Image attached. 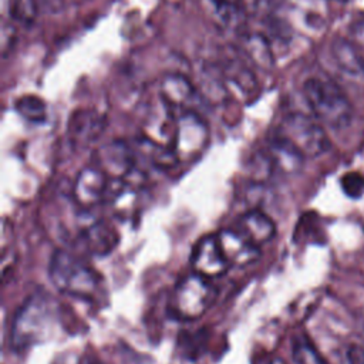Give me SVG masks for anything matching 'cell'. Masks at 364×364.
Returning <instances> with one entry per match:
<instances>
[{
  "mask_svg": "<svg viewBox=\"0 0 364 364\" xmlns=\"http://www.w3.org/2000/svg\"><path fill=\"white\" fill-rule=\"evenodd\" d=\"M58 323V304L46 293H33L17 310L10 330V344L16 351L27 350L48 340Z\"/></svg>",
  "mask_w": 364,
  "mask_h": 364,
  "instance_id": "obj_1",
  "label": "cell"
},
{
  "mask_svg": "<svg viewBox=\"0 0 364 364\" xmlns=\"http://www.w3.org/2000/svg\"><path fill=\"white\" fill-rule=\"evenodd\" d=\"M303 97L311 115L323 125L341 129L350 125L354 109L344 90L330 77L313 75L303 84Z\"/></svg>",
  "mask_w": 364,
  "mask_h": 364,
  "instance_id": "obj_2",
  "label": "cell"
},
{
  "mask_svg": "<svg viewBox=\"0 0 364 364\" xmlns=\"http://www.w3.org/2000/svg\"><path fill=\"white\" fill-rule=\"evenodd\" d=\"M48 277L58 291L78 299H90L100 286V274L84 259L63 249L53 253Z\"/></svg>",
  "mask_w": 364,
  "mask_h": 364,
  "instance_id": "obj_3",
  "label": "cell"
},
{
  "mask_svg": "<svg viewBox=\"0 0 364 364\" xmlns=\"http://www.w3.org/2000/svg\"><path fill=\"white\" fill-rule=\"evenodd\" d=\"M274 134L304 159L317 158L330 149V138L323 124L313 115L303 112L286 114Z\"/></svg>",
  "mask_w": 364,
  "mask_h": 364,
  "instance_id": "obj_4",
  "label": "cell"
},
{
  "mask_svg": "<svg viewBox=\"0 0 364 364\" xmlns=\"http://www.w3.org/2000/svg\"><path fill=\"white\" fill-rule=\"evenodd\" d=\"M216 289L210 279L198 273L182 277L169 299V314L182 321H192L202 317L216 299Z\"/></svg>",
  "mask_w": 364,
  "mask_h": 364,
  "instance_id": "obj_5",
  "label": "cell"
},
{
  "mask_svg": "<svg viewBox=\"0 0 364 364\" xmlns=\"http://www.w3.org/2000/svg\"><path fill=\"white\" fill-rule=\"evenodd\" d=\"M209 144V128L196 109L182 111L176 115L175 132L171 149L178 164H192L206 151Z\"/></svg>",
  "mask_w": 364,
  "mask_h": 364,
  "instance_id": "obj_6",
  "label": "cell"
},
{
  "mask_svg": "<svg viewBox=\"0 0 364 364\" xmlns=\"http://www.w3.org/2000/svg\"><path fill=\"white\" fill-rule=\"evenodd\" d=\"M95 166L111 181H127L136 172L134 149L124 141H112L95 152Z\"/></svg>",
  "mask_w": 364,
  "mask_h": 364,
  "instance_id": "obj_7",
  "label": "cell"
},
{
  "mask_svg": "<svg viewBox=\"0 0 364 364\" xmlns=\"http://www.w3.org/2000/svg\"><path fill=\"white\" fill-rule=\"evenodd\" d=\"M218 65L229 87V91L235 90L240 94V97L245 98H250L257 94L259 82L256 74L250 67L252 64L239 50H233L232 53L228 51Z\"/></svg>",
  "mask_w": 364,
  "mask_h": 364,
  "instance_id": "obj_8",
  "label": "cell"
},
{
  "mask_svg": "<svg viewBox=\"0 0 364 364\" xmlns=\"http://www.w3.org/2000/svg\"><path fill=\"white\" fill-rule=\"evenodd\" d=\"M109 178L95 165L84 168L73 186L74 200L82 209H91L104 202L109 193Z\"/></svg>",
  "mask_w": 364,
  "mask_h": 364,
  "instance_id": "obj_9",
  "label": "cell"
},
{
  "mask_svg": "<svg viewBox=\"0 0 364 364\" xmlns=\"http://www.w3.org/2000/svg\"><path fill=\"white\" fill-rule=\"evenodd\" d=\"M220 252L230 267H245L260 257V247L247 240L235 228L220 229L215 233Z\"/></svg>",
  "mask_w": 364,
  "mask_h": 364,
  "instance_id": "obj_10",
  "label": "cell"
},
{
  "mask_svg": "<svg viewBox=\"0 0 364 364\" xmlns=\"http://www.w3.org/2000/svg\"><path fill=\"white\" fill-rule=\"evenodd\" d=\"M191 264L195 273L210 280L223 276L230 269L220 252L215 233L203 236L195 245L191 256Z\"/></svg>",
  "mask_w": 364,
  "mask_h": 364,
  "instance_id": "obj_11",
  "label": "cell"
},
{
  "mask_svg": "<svg viewBox=\"0 0 364 364\" xmlns=\"http://www.w3.org/2000/svg\"><path fill=\"white\" fill-rule=\"evenodd\" d=\"M158 95L176 112L195 109L193 104L198 91L193 82L183 74L169 73L165 74L158 84Z\"/></svg>",
  "mask_w": 364,
  "mask_h": 364,
  "instance_id": "obj_12",
  "label": "cell"
},
{
  "mask_svg": "<svg viewBox=\"0 0 364 364\" xmlns=\"http://www.w3.org/2000/svg\"><path fill=\"white\" fill-rule=\"evenodd\" d=\"M105 128V118L90 108H81L73 112L68 119L67 134L74 146H88L100 138Z\"/></svg>",
  "mask_w": 364,
  "mask_h": 364,
  "instance_id": "obj_13",
  "label": "cell"
},
{
  "mask_svg": "<svg viewBox=\"0 0 364 364\" xmlns=\"http://www.w3.org/2000/svg\"><path fill=\"white\" fill-rule=\"evenodd\" d=\"M330 51L336 65L343 73L351 77L364 78V50L351 37H336Z\"/></svg>",
  "mask_w": 364,
  "mask_h": 364,
  "instance_id": "obj_14",
  "label": "cell"
},
{
  "mask_svg": "<svg viewBox=\"0 0 364 364\" xmlns=\"http://www.w3.org/2000/svg\"><path fill=\"white\" fill-rule=\"evenodd\" d=\"M233 228L256 246L270 242L276 235V225L264 212L253 209L240 215Z\"/></svg>",
  "mask_w": 364,
  "mask_h": 364,
  "instance_id": "obj_15",
  "label": "cell"
},
{
  "mask_svg": "<svg viewBox=\"0 0 364 364\" xmlns=\"http://www.w3.org/2000/svg\"><path fill=\"white\" fill-rule=\"evenodd\" d=\"M216 23L225 30H242L253 13L249 0H206Z\"/></svg>",
  "mask_w": 364,
  "mask_h": 364,
  "instance_id": "obj_16",
  "label": "cell"
},
{
  "mask_svg": "<svg viewBox=\"0 0 364 364\" xmlns=\"http://www.w3.org/2000/svg\"><path fill=\"white\" fill-rule=\"evenodd\" d=\"M239 51L246 60L263 71H269L274 65V47L269 37L263 33H245L240 36Z\"/></svg>",
  "mask_w": 364,
  "mask_h": 364,
  "instance_id": "obj_17",
  "label": "cell"
},
{
  "mask_svg": "<svg viewBox=\"0 0 364 364\" xmlns=\"http://www.w3.org/2000/svg\"><path fill=\"white\" fill-rule=\"evenodd\" d=\"M80 236L85 249L97 256L108 255L118 243L117 230L105 220L88 222L81 229Z\"/></svg>",
  "mask_w": 364,
  "mask_h": 364,
  "instance_id": "obj_18",
  "label": "cell"
},
{
  "mask_svg": "<svg viewBox=\"0 0 364 364\" xmlns=\"http://www.w3.org/2000/svg\"><path fill=\"white\" fill-rule=\"evenodd\" d=\"M16 111L27 121L38 124L46 121L47 117V107L46 102L37 95H21L16 100Z\"/></svg>",
  "mask_w": 364,
  "mask_h": 364,
  "instance_id": "obj_19",
  "label": "cell"
},
{
  "mask_svg": "<svg viewBox=\"0 0 364 364\" xmlns=\"http://www.w3.org/2000/svg\"><path fill=\"white\" fill-rule=\"evenodd\" d=\"M291 357L294 364H328L314 344L304 336L293 340Z\"/></svg>",
  "mask_w": 364,
  "mask_h": 364,
  "instance_id": "obj_20",
  "label": "cell"
},
{
  "mask_svg": "<svg viewBox=\"0 0 364 364\" xmlns=\"http://www.w3.org/2000/svg\"><path fill=\"white\" fill-rule=\"evenodd\" d=\"M38 6L36 0H9V16L13 23L31 26L37 17Z\"/></svg>",
  "mask_w": 364,
  "mask_h": 364,
  "instance_id": "obj_21",
  "label": "cell"
},
{
  "mask_svg": "<svg viewBox=\"0 0 364 364\" xmlns=\"http://www.w3.org/2000/svg\"><path fill=\"white\" fill-rule=\"evenodd\" d=\"M340 185L343 192L351 198V199H358L364 193V175L360 172H347L341 176Z\"/></svg>",
  "mask_w": 364,
  "mask_h": 364,
  "instance_id": "obj_22",
  "label": "cell"
},
{
  "mask_svg": "<svg viewBox=\"0 0 364 364\" xmlns=\"http://www.w3.org/2000/svg\"><path fill=\"white\" fill-rule=\"evenodd\" d=\"M344 364H364V347L360 344H348L343 353Z\"/></svg>",
  "mask_w": 364,
  "mask_h": 364,
  "instance_id": "obj_23",
  "label": "cell"
},
{
  "mask_svg": "<svg viewBox=\"0 0 364 364\" xmlns=\"http://www.w3.org/2000/svg\"><path fill=\"white\" fill-rule=\"evenodd\" d=\"M16 41V28L13 24H3L1 28V54L3 57H7V54L11 51Z\"/></svg>",
  "mask_w": 364,
  "mask_h": 364,
  "instance_id": "obj_24",
  "label": "cell"
},
{
  "mask_svg": "<svg viewBox=\"0 0 364 364\" xmlns=\"http://www.w3.org/2000/svg\"><path fill=\"white\" fill-rule=\"evenodd\" d=\"M81 1H85V0H57V4H60V6H65L67 3H68V4H71V3L77 4V3H81Z\"/></svg>",
  "mask_w": 364,
  "mask_h": 364,
  "instance_id": "obj_25",
  "label": "cell"
},
{
  "mask_svg": "<svg viewBox=\"0 0 364 364\" xmlns=\"http://www.w3.org/2000/svg\"><path fill=\"white\" fill-rule=\"evenodd\" d=\"M267 1L269 3H276V4H280V6L284 3V0H267Z\"/></svg>",
  "mask_w": 364,
  "mask_h": 364,
  "instance_id": "obj_26",
  "label": "cell"
},
{
  "mask_svg": "<svg viewBox=\"0 0 364 364\" xmlns=\"http://www.w3.org/2000/svg\"><path fill=\"white\" fill-rule=\"evenodd\" d=\"M338 1H346V0H338Z\"/></svg>",
  "mask_w": 364,
  "mask_h": 364,
  "instance_id": "obj_27",
  "label": "cell"
}]
</instances>
